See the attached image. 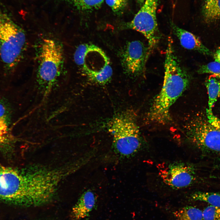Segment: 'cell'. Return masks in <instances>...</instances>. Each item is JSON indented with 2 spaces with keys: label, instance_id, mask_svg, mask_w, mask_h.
Returning <instances> with one entry per match:
<instances>
[{
  "label": "cell",
  "instance_id": "cell-1",
  "mask_svg": "<svg viewBox=\"0 0 220 220\" xmlns=\"http://www.w3.org/2000/svg\"><path fill=\"white\" fill-rule=\"evenodd\" d=\"M48 184L46 174L38 167L20 170L0 163V200L3 202L37 206L46 193Z\"/></svg>",
  "mask_w": 220,
  "mask_h": 220
},
{
  "label": "cell",
  "instance_id": "cell-2",
  "mask_svg": "<svg viewBox=\"0 0 220 220\" xmlns=\"http://www.w3.org/2000/svg\"><path fill=\"white\" fill-rule=\"evenodd\" d=\"M164 68L162 88L153 99L147 115L150 122L161 125L170 122V108L188 88L191 81L189 75L175 54L170 39H168Z\"/></svg>",
  "mask_w": 220,
  "mask_h": 220
},
{
  "label": "cell",
  "instance_id": "cell-3",
  "mask_svg": "<svg viewBox=\"0 0 220 220\" xmlns=\"http://www.w3.org/2000/svg\"><path fill=\"white\" fill-rule=\"evenodd\" d=\"M189 141L203 153L220 156V121L207 109L194 114L184 124Z\"/></svg>",
  "mask_w": 220,
  "mask_h": 220
},
{
  "label": "cell",
  "instance_id": "cell-4",
  "mask_svg": "<svg viewBox=\"0 0 220 220\" xmlns=\"http://www.w3.org/2000/svg\"><path fill=\"white\" fill-rule=\"evenodd\" d=\"M134 112L127 110L115 116L109 122L108 128L113 137L116 152L124 157L138 152L142 144L139 129Z\"/></svg>",
  "mask_w": 220,
  "mask_h": 220
},
{
  "label": "cell",
  "instance_id": "cell-5",
  "mask_svg": "<svg viewBox=\"0 0 220 220\" xmlns=\"http://www.w3.org/2000/svg\"><path fill=\"white\" fill-rule=\"evenodd\" d=\"M26 43L24 30L7 14L0 13V57L7 71L12 72L20 63Z\"/></svg>",
  "mask_w": 220,
  "mask_h": 220
},
{
  "label": "cell",
  "instance_id": "cell-6",
  "mask_svg": "<svg viewBox=\"0 0 220 220\" xmlns=\"http://www.w3.org/2000/svg\"><path fill=\"white\" fill-rule=\"evenodd\" d=\"M37 75L39 81L48 85L60 75L63 64L62 47L58 42L44 38L40 43L38 55Z\"/></svg>",
  "mask_w": 220,
  "mask_h": 220
},
{
  "label": "cell",
  "instance_id": "cell-7",
  "mask_svg": "<svg viewBox=\"0 0 220 220\" xmlns=\"http://www.w3.org/2000/svg\"><path fill=\"white\" fill-rule=\"evenodd\" d=\"M157 4V0H145L133 20L125 26L141 33L147 38L150 52L161 37L156 19Z\"/></svg>",
  "mask_w": 220,
  "mask_h": 220
},
{
  "label": "cell",
  "instance_id": "cell-8",
  "mask_svg": "<svg viewBox=\"0 0 220 220\" xmlns=\"http://www.w3.org/2000/svg\"><path fill=\"white\" fill-rule=\"evenodd\" d=\"M150 52L141 42L135 40L127 43L120 52V60L124 71L128 75L137 77L144 72Z\"/></svg>",
  "mask_w": 220,
  "mask_h": 220
},
{
  "label": "cell",
  "instance_id": "cell-9",
  "mask_svg": "<svg viewBox=\"0 0 220 220\" xmlns=\"http://www.w3.org/2000/svg\"><path fill=\"white\" fill-rule=\"evenodd\" d=\"M160 171V175L164 183L174 189L188 187L193 183L196 178L195 167L188 163L173 162Z\"/></svg>",
  "mask_w": 220,
  "mask_h": 220
},
{
  "label": "cell",
  "instance_id": "cell-10",
  "mask_svg": "<svg viewBox=\"0 0 220 220\" xmlns=\"http://www.w3.org/2000/svg\"><path fill=\"white\" fill-rule=\"evenodd\" d=\"M171 24L174 33L184 48L197 51L205 55H210L212 54L211 51L203 44L198 37L174 23Z\"/></svg>",
  "mask_w": 220,
  "mask_h": 220
},
{
  "label": "cell",
  "instance_id": "cell-11",
  "mask_svg": "<svg viewBox=\"0 0 220 220\" xmlns=\"http://www.w3.org/2000/svg\"><path fill=\"white\" fill-rule=\"evenodd\" d=\"M97 197L90 190L84 192L73 207L71 216L74 220H80L88 216L95 207Z\"/></svg>",
  "mask_w": 220,
  "mask_h": 220
},
{
  "label": "cell",
  "instance_id": "cell-12",
  "mask_svg": "<svg viewBox=\"0 0 220 220\" xmlns=\"http://www.w3.org/2000/svg\"><path fill=\"white\" fill-rule=\"evenodd\" d=\"M200 13L204 23L207 25L220 21V0H202Z\"/></svg>",
  "mask_w": 220,
  "mask_h": 220
},
{
  "label": "cell",
  "instance_id": "cell-13",
  "mask_svg": "<svg viewBox=\"0 0 220 220\" xmlns=\"http://www.w3.org/2000/svg\"><path fill=\"white\" fill-rule=\"evenodd\" d=\"M68 5L81 12H89L97 10L104 0H53Z\"/></svg>",
  "mask_w": 220,
  "mask_h": 220
},
{
  "label": "cell",
  "instance_id": "cell-14",
  "mask_svg": "<svg viewBox=\"0 0 220 220\" xmlns=\"http://www.w3.org/2000/svg\"><path fill=\"white\" fill-rule=\"evenodd\" d=\"M205 84L208 95V109L211 112L215 103L220 96V77L211 75L206 79Z\"/></svg>",
  "mask_w": 220,
  "mask_h": 220
},
{
  "label": "cell",
  "instance_id": "cell-15",
  "mask_svg": "<svg viewBox=\"0 0 220 220\" xmlns=\"http://www.w3.org/2000/svg\"><path fill=\"white\" fill-rule=\"evenodd\" d=\"M174 220H203V212L199 209L186 206L179 208L173 213Z\"/></svg>",
  "mask_w": 220,
  "mask_h": 220
},
{
  "label": "cell",
  "instance_id": "cell-16",
  "mask_svg": "<svg viewBox=\"0 0 220 220\" xmlns=\"http://www.w3.org/2000/svg\"><path fill=\"white\" fill-rule=\"evenodd\" d=\"M191 198L193 200L204 202L211 205L220 207V193L197 191L191 195Z\"/></svg>",
  "mask_w": 220,
  "mask_h": 220
},
{
  "label": "cell",
  "instance_id": "cell-17",
  "mask_svg": "<svg viewBox=\"0 0 220 220\" xmlns=\"http://www.w3.org/2000/svg\"><path fill=\"white\" fill-rule=\"evenodd\" d=\"M197 72L200 74L209 73L220 77V63L215 61L203 65Z\"/></svg>",
  "mask_w": 220,
  "mask_h": 220
},
{
  "label": "cell",
  "instance_id": "cell-18",
  "mask_svg": "<svg viewBox=\"0 0 220 220\" xmlns=\"http://www.w3.org/2000/svg\"><path fill=\"white\" fill-rule=\"evenodd\" d=\"M203 220H220V207L210 205L203 211Z\"/></svg>",
  "mask_w": 220,
  "mask_h": 220
},
{
  "label": "cell",
  "instance_id": "cell-19",
  "mask_svg": "<svg viewBox=\"0 0 220 220\" xmlns=\"http://www.w3.org/2000/svg\"><path fill=\"white\" fill-rule=\"evenodd\" d=\"M106 3L115 13L122 12L127 7L128 0H105Z\"/></svg>",
  "mask_w": 220,
  "mask_h": 220
},
{
  "label": "cell",
  "instance_id": "cell-20",
  "mask_svg": "<svg viewBox=\"0 0 220 220\" xmlns=\"http://www.w3.org/2000/svg\"><path fill=\"white\" fill-rule=\"evenodd\" d=\"M13 141V137L10 131L0 130V150L9 148Z\"/></svg>",
  "mask_w": 220,
  "mask_h": 220
},
{
  "label": "cell",
  "instance_id": "cell-21",
  "mask_svg": "<svg viewBox=\"0 0 220 220\" xmlns=\"http://www.w3.org/2000/svg\"><path fill=\"white\" fill-rule=\"evenodd\" d=\"M0 120L8 122L7 111L5 106L0 102Z\"/></svg>",
  "mask_w": 220,
  "mask_h": 220
},
{
  "label": "cell",
  "instance_id": "cell-22",
  "mask_svg": "<svg viewBox=\"0 0 220 220\" xmlns=\"http://www.w3.org/2000/svg\"><path fill=\"white\" fill-rule=\"evenodd\" d=\"M215 61L220 63V47L218 48L213 54Z\"/></svg>",
  "mask_w": 220,
  "mask_h": 220
},
{
  "label": "cell",
  "instance_id": "cell-23",
  "mask_svg": "<svg viewBox=\"0 0 220 220\" xmlns=\"http://www.w3.org/2000/svg\"><path fill=\"white\" fill-rule=\"evenodd\" d=\"M138 2L140 5H142L144 3L145 0H137Z\"/></svg>",
  "mask_w": 220,
  "mask_h": 220
}]
</instances>
